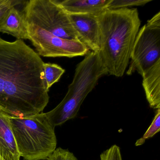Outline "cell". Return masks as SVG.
Listing matches in <instances>:
<instances>
[{"mask_svg": "<svg viewBox=\"0 0 160 160\" xmlns=\"http://www.w3.org/2000/svg\"><path fill=\"white\" fill-rule=\"evenodd\" d=\"M44 63L23 40L0 37V109L16 117L43 111L49 100Z\"/></svg>", "mask_w": 160, "mask_h": 160, "instance_id": "1", "label": "cell"}, {"mask_svg": "<svg viewBox=\"0 0 160 160\" xmlns=\"http://www.w3.org/2000/svg\"><path fill=\"white\" fill-rule=\"evenodd\" d=\"M68 14L98 16L106 10L111 0H64L57 1Z\"/></svg>", "mask_w": 160, "mask_h": 160, "instance_id": "10", "label": "cell"}, {"mask_svg": "<svg viewBox=\"0 0 160 160\" xmlns=\"http://www.w3.org/2000/svg\"><path fill=\"white\" fill-rule=\"evenodd\" d=\"M69 18L78 40L92 52H99V27L97 16L70 14Z\"/></svg>", "mask_w": 160, "mask_h": 160, "instance_id": "8", "label": "cell"}, {"mask_svg": "<svg viewBox=\"0 0 160 160\" xmlns=\"http://www.w3.org/2000/svg\"><path fill=\"white\" fill-rule=\"evenodd\" d=\"M0 155L4 160H20L9 115L0 109Z\"/></svg>", "mask_w": 160, "mask_h": 160, "instance_id": "9", "label": "cell"}, {"mask_svg": "<svg viewBox=\"0 0 160 160\" xmlns=\"http://www.w3.org/2000/svg\"><path fill=\"white\" fill-rule=\"evenodd\" d=\"M142 85L150 107L160 108V61L142 76Z\"/></svg>", "mask_w": 160, "mask_h": 160, "instance_id": "12", "label": "cell"}, {"mask_svg": "<svg viewBox=\"0 0 160 160\" xmlns=\"http://www.w3.org/2000/svg\"><path fill=\"white\" fill-rule=\"evenodd\" d=\"M0 160H4V159L1 156V155H0Z\"/></svg>", "mask_w": 160, "mask_h": 160, "instance_id": "19", "label": "cell"}, {"mask_svg": "<svg viewBox=\"0 0 160 160\" xmlns=\"http://www.w3.org/2000/svg\"><path fill=\"white\" fill-rule=\"evenodd\" d=\"M9 121L20 157L45 160L57 148L55 127L44 113L25 117L9 115Z\"/></svg>", "mask_w": 160, "mask_h": 160, "instance_id": "4", "label": "cell"}, {"mask_svg": "<svg viewBox=\"0 0 160 160\" xmlns=\"http://www.w3.org/2000/svg\"><path fill=\"white\" fill-rule=\"evenodd\" d=\"M26 1L17 0H0V25L9 10L13 7L25 4Z\"/></svg>", "mask_w": 160, "mask_h": 160, "instance_id": "16", "label": "cell"}, {"mask_svg": "<svg viewBox=\"0 0 160 160\" xmlns=\"http://www.w3.org/2000/svg\"><path fill=\"white\" fill-rule=\"evenodd\" d=\"M48 160H78L72 152L68 149L57 148L50 154Z\"/></svg>", "mask_w": 160, "mask_h": 160, "instance_id": "18", "label": "cell"}, {"mask_svg": "<svg viewBox=\"0 0 160 160\" xmlns=\"http://www.w3.org/2000/svg\"><path fill=\"white\" fill-rule=\"evenodd\" d=\"M127 74L137 71L141 76L160 61V12L138 31L132 49Z\"/></svg>", "mask_w": 160, "mask_h": 160, "instance_id": "6", "label": "cell"}, {"mask_svg": "<svg viewBox=\"0 0 160 160\" xmlns=\"http://www.w3.org/2000/svg\"><path fill=\"white\" fill-rule=\"evenodd\" d=\"M27 25L29 40L40 56L72 58L89 53L88 48L79 41L61 39L32 25Z\"/></svg>", "mask_w": 160, "mask_h": 160, "instance_id": "7", "label": "cell"}, {"mask_svg": "<svg viewBox=\"0 0 160 160\" xmlns=\"http://www.w3.org/2000/svg\"><path fill=\"white\" fill-rule=\"evenodd\" d=\"M152 1V0H111L107 10H117L133 6H143Z\"/></svg>", "mask_w": 160, "mask_h": 160, "instance_id": "15", "label": "cell"}, {"mask_svg": "<svg viewBox=\"0 0 160 160\" xmlns=\"http://www.w3.org/2000/svg\"><path fill=\"white\" fill-rule=\"evenodd\" d=\"M108 74L99 52H90L77 65L72 81L62 102L46 117L54 127L60 126L74 118L88 94L93 89L98 80Z\"/></svg>", "mask_w": 160, "mask_h": 160, "instance_id": "3", "label": "cell"}, {"mask_svg": "<svg viewBox=\"0 0 160 160\" xmlns=\"http://www.w3.org/2000/svg\"><path fill=\"white\" fill-rule=\"evenodd\" d=\"M99 53L108 74L123 76L141 21L136 8L107 10L97 16Z\"/></svg>", "mask_w": 160, "mask_h": 160, "instance_id": "2", "label": "cell"}, {"mask_svg": "<svg viewBox=\"0 0 160 160\" xmlns=\"http://www.w3.org/2000/svg\"><path fill=\"white\" fill-rule=\"evenodd\" d=\"M43 71L47 88H49L59 80L65 72V70L59 65L55 63H44Z\"/></svg>", "mask_w": 160, "mask_h": 160, "instance_id": "13", "label": "cell"}, {"mask_svg": "<svg viewBox=\"0 0 160 160\" xmlns=\"http://www.w3.org/2000/svg\"><path fill=\"white\" fill-rule=\"evenodd\" d=\"M16 7L11 8L7 13L0 25V32L11 34L17 40H29L25 14Z\"/></svg>", "mask_w": 160, "mask_h": 160, "instance_id": "11", "label": "cell"}, {"mask_svg": "<svg viewBox=\"0 0 160 160\" xmlns=\"http://www.w3.org/2000/svg\"><path fill=\"white\" fill-rule=\"evenodd\" d=\"M23 11L27 24L61 39L79 41L69 15L56 0L26 1Z\"/></svg>", "mask_w": 160, "mask_h": 160, "instance_id": "5", "label": "cell"}, {"mask_svg": "<svg viewBox=\"0 0 160 160\" xmlns=\"http://www.w3.org/2000/svg\"><path fill=\"white\" fill-rule=\"evenodd\" d=\"M101 160H123L120 148L117 145H113L109 148L102 152Z\"/></svg>", "mask_w": 160, "mask_h": 160, "instance_id": "17", "label": "cell"}, {"mask_svg": "<svg viewBox=\"0 0 160 160\" xmlns=\"http://www.w3.org/2000/svg\"><path fill=\"white\" fill-rule=\"evenodd\" d=\"M160 130V108L156 109L155 116L151 124L148 128L143 137L137 140L136 146H141L145 143L147 139L153 137Z\"/></svg>", "mask_w": 160, "mask_h": 160, "instance_id": "14", "label": "cell"}]
</instances>
